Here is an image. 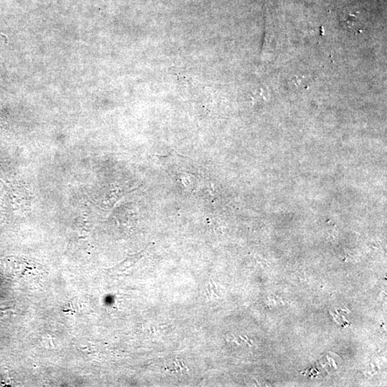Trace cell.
<instances>
[{"mask_svg": "<svg viewBox=\"0 0 387 387\" xmlns=\"http://www.w3.org/2000/svg\"><path fill=\"white\" fill-rule=\"evenodd\" d=\"M346 25L349 29L355 28L356 25V16L354 14L349 13L346 17Z\"/></svg>", "mask_w": 387, "mask_h": 387, "instance_id": "obj_1", "label": "cell"}]
</instances>
